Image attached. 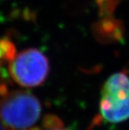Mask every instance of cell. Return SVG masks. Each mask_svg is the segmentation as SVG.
Wrapping results in <instances>:
<instances>
[{
  "label": "cell",
  "mask_w": 129,
  "mask_h": 130,
  "mask_svg": "<svg viewBox=\"0 0 129 130\" xmlns=\"http://www.w3.org/2000/svg\"><path fill=\"white\" fill-rule=\"evenodd\" d=\"M43 125L46 130H69L65 128L60 118L54 115H48L45 117Z\"/></svg>",
  "instance_id": "ba28073f"
},
{
  "label": "cell",
  "mask_w": 129,
  "mask_h": 130,
  "mask_svg": "<svg viewBox=\"0 0 129 130\" xmlns=\"http://www.w3.org/2000/svg\"><path fill=\"white\" fill-rule=\"evenodd\" d=\"M15 55V46L12 41L8 39L0 38V70L3 66L9 64Z\"/></svg>",
  "instance_id": "8992f818"
},
{
  "label": "cell",
  "mask_w": 129,
  "mask_h": 130,
  "mask_svg": "<svg viewBox=\"0 0 129 130\" xmlns=\"http://www.w3.org/2000/svg\"><path fill=\"white\" fill-rule=\"evenodd\" d=\"M9 73L16 83L24 87L40 86L50 72L47 56L40 50L29 48L15 55L9 64Z\"/></svg>",
  "instance_id": "7a4b0ae2"
},
{
  "label": "cell",
  "mask_w": 129,
  "mask_h": 130,
  "mask_svg": "<svg viewBox=\"0 0 129 130\" xmlns=\"http://www.w3.org/2000/svg\"><path fill=\"white\" fill-rule=\"evenodd\" d=\"M95 32L101 40L108 41L109 40L120 39L122 30L119 21H116L113 19L103 18L96 25Z\"/></svg>",
  "instance_id": "5b68a950"
},
{
  "label": "cell",
  "mask_w": 129,
  "mask_h": 130,
  "mask_svg": "<svg viewBox=\"0 0 129 130\" xmlns=\"http://www.w3.org/2000/svg\"><path fill=\"white\" fill-rule=\"evenodd\" d=\"M101 16L111 15L118 4V0H97Z\"/></svg>",
  "instance_id": "52a82bcc"
},
{
  "label": "cell",
  "mask_w": 129,
  "mask_h": 130,
  "mask_svg": "<svg viewBox=\"0 0 129 130\" xmlns=\"http://www.w3.org/2000/svg\"><path fill=\"white\" fill-rule=\"evenodd\" d=\"M129 99V76L126 71L112 75L101 91V100L124 101Z\"/></svg>",
  "instance_id": "3957f363"
},
{
  "label": "cell",
  "mask_w": 129,
  "mask_h": 130,
  "mask_svg": "<svg viewBox=\"0 0 129 130\" xmlns=\"http://www.w3.org/2000/svg\"><path fill=\"white\" fill-rule=\"evenodd\" d=\"M100 118L112 123L129 119V99L115 102L100 100Z\"/></svg>",
  "instance_id": "277c9868"
},
{
  "label": "cell",
  "mask_w": 129,
  "mask_h": 130,
  "mask_svg": "<svg viewBox=\"0 0 129 130\" xmlns=\"http://www.w3.org/2000/svg\"><path fill=\"white\" fill-rule=\"evenodd\" d=\"M42 107L29 92L0 86V121L9 130H29L37 123Z\"/></svg>",
  "instance_id": "6da1fadb"
}]
</instances>
